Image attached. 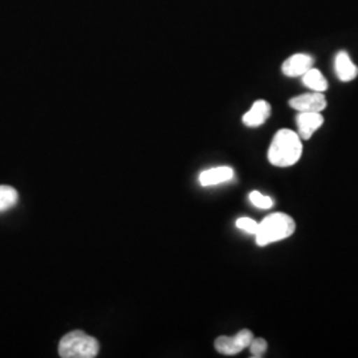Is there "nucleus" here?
I'll return each instance as SVG.
<instances>
[{"label": "nucleus", "instance_id": "nucleus-1", "mask_svg": "<svg viewBox=\"0 0 358 358\" xmlns=\"http://www.w3.org/2000/svg\"><path fill=\"white\" fill-rule=\"evenodd\" d=\"M303 154V143L297 133L289 129H280L271 142L268 159L278 167L294 166Z\"/></svg>", "mask_w": 358, "mask_h": 358}, {"label": "nucleus", "instance_id": "nucleus-2", "mask_svg": "<svg viewBox=\"0 0 358 358\" xmlns=\"http://www.w3.org/2000/svg\"><path fill=\"white\" fill-rule=\"evenodd\" d=\"M296 231V223L294 219L282 214L275 213L264 217L256 230V244L264 247L267 244L276 243L289 238Z\"/></svg>", "mask_w": 358, "mask_h": 358}, {"label": "nucleus", "instance_id": "nucleus-3", "mask_svg": "<svg viewBox=\"0 0 358 358\" xmlns=\"http://www.w3.org/2000/svg\"><path fill=\"white\" fill-rule=\"evenodd\" d=\"M99 352V341L83 331L66 333L59 344V356L63 358H93Z\"/></svg>", "mask_w": 358, "mask_h": 358}, {"label": "nucleus", "instance_id": "nucleus-4", "mask_svg": "<svg viewBox=\"0 0 358 358\" xmlns=\"http://www.w3.org/2000/svg\"><path fill=\"white\" fill-rule=\"evenodd\" d=\"M254 340V334L248 329H243L232 337L222 336L215 340V349L224 356H235L248 348Z\"/></svg>", "mask_w": 358, "mask_h": 358}, {"label": "nucleus", "instance_id": "nucleus-5", "mask_svg": "<svg viewBox=\"0 0 358 358\" xmlns=\"http://www.w3.org/2000/svg\"><path fill=\"white\" fill-rule=\"evenodd\" d=\"M327 99L320 92L300 94L289 100V106L297 112H319L321 113L327 108Z\"/></svg>", "mask_w": 358, "mask_h": 358}, {"label": "nucleus", "instance_id": "nucleus-6", "mask_svg": "<svg viewBox=\"0 0 358 358\" xmlns=\"http://www.w3.org/2000/svg\"><path fill=\"white\" fill-rule=\"evenodd\" d=\"M324 124V117L319 112H299L296 117V125L299 136L303 140H309L313 133Z\"/></svg>", "mask_w": 358, "mask_h": 358}, {"label": "nucleus", "instance_id": "nucleus-7", "mask_svg": "<svg viewBox=\"0 0 358 358\" xmlns=\"http://www.w3.org/2000/svg\"><path fill=\"white\" fill-rule=\"evenodd\" d=\"M313 57L307 53H296L282 63V73L288 77L303 76L313 66Z\"/></svg>", "mask_w": 358, "mask_h": 358}, {"label": "nucleus", "instance_id": "nucleus-8", "mask_svg": "<svg viewBox=\"0 0 358 358\" xmlns=\"http://www.w3.org/2000/svg\"><path fill=\"white\" fill-rule=\"evenodd\" d=\"M271 115V105L264 100H257L252 108L243 115V124L248 128L263 125Z\"/></svg>", "mask_w": 358, "mask_h": 358}, {"label": "nucleus", "instance_id": "nucleus-9", "mask_svg": "<svg viewBox=\"0 0 358 358\" xmlns=\"http://www.w3.org/2000/svg\"><path fill=\"white\" fill-rule=\"evenodd\" d=\"M334 69H336L337 77L343 83L353 81L358 76V68L352 62L348 52L341 51L337 53L336 60H334Z\"/></svg>", "mask_w": 358, "mask_h": 358}, {"label": "nucleus", "instance_id": "nucleus-10", "mask_svg": "<svg viewBox=\"0 0 358 358\" xmlns=\"http://www.w3.org/2000/svg\"><path fill=\"white\" fill-rule=\"evenodd\" d=\"M234 178V170L229 166L214 167L201 173L199 183L202 186H214Z\"/></svg>", "mask_w": 358, "mask_h": 358}, {"label": "nucleus", "instance_id": "nucleus-11", "mask_svg": "<svg viewBox=\"0 0 358 358\" xmlns=\"http://www.w3.org/2000/svg\"><path fill=\"white\" fill-rule=\"evenodd\" d=\"M301 80H303V84L307 85L308 88L313 90V92L322 93V92L328 90L327 78L322 76V73L319 69H316L313 66L301 76Z\"/></svg>", "mask_w": 358, "mask_h": 358}, {"label": "nucleus", "instance_id": "nucleus-12", "mask_svg": "<svg viewBox=\"0 0 358 358\" xmlns=\"http://www.w3.org/2000/svg\"><path fill=\"white\" fill-rule=\"evenodd\" d=\"M17 199L19 195L13 187L7 185L0 186V213L13 208L17 203Z\"/></svg>", "mask_w": 358, "mask_h": 358}, {"label": "nucleus", "instance_id": "nucleus-13", "mask_svg": "<svg viewBox=\"0 0 358 358\" xmlns=\"http://www.w3.org/2000/svg\"><path fill=\"white\" fill-rule=\"evenodd\" d=\"M250 201L252 205L259 207V208H263V210H267L271 208L273 206V201L267 196V195H263L259 192H252L250 194Z\"/></svg>", "mask_w": 358, "mask_h": 358}, {"label": "nucleus", "instance_id": "nucleus-14", "mask_svg": "<svg viewBox=\"0 0 358 358\" xmlns=\"http://www.w3.org/2000/svg\"><path fill=\"white\" fill-rule=\"evenodd\" d=\"M251 357L260 358L267 352V341L264 338H254L250 344Z\"/></svg>", "mask_w": 358, "mask_h": 358}, {"label": "nucleus", "instance_id": "nucleus-15", "mask_svg": "<svg viewBox=\"0 0 358 358\" xmlns=\"http://www.w3.org/2000/svg\"><path fill=\"white\" fill-rule=\"evenodd\" d=\"M257 226H259V223L255 222L254 219H251V217H239L236 220V227L241 229V230L245 231L247 234H254L255 235Z\"/></svg>", "mask_w": 358, "mask_h": 358}]
</instances>
